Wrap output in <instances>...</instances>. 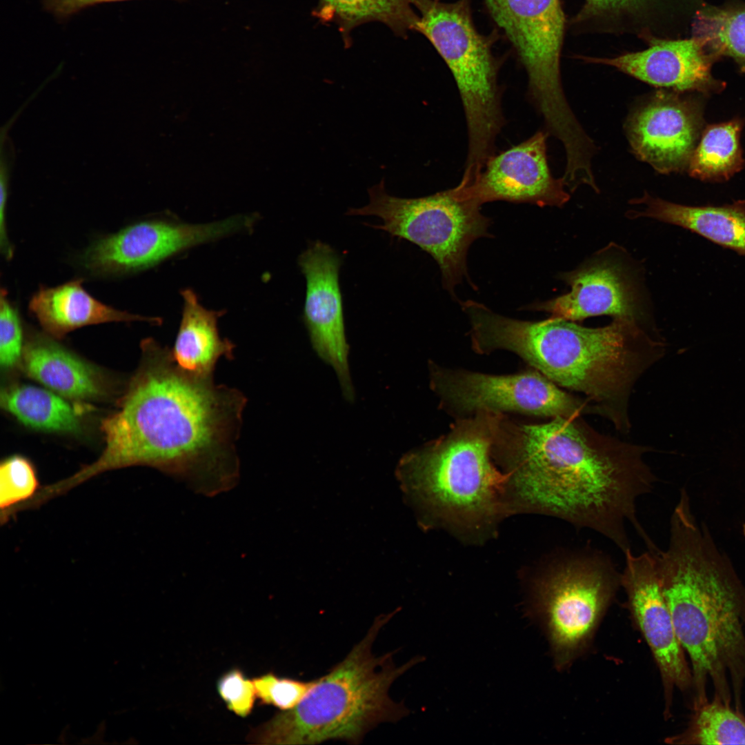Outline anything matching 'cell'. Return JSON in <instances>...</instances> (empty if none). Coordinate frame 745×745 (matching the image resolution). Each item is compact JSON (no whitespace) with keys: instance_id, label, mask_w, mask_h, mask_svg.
<instances>
[{"instance_id":"1","label":"cell","mask_w":745,"mask_h":745,"mask_svg":"<svg viewBox=\"0 0 745 745\" xmlns=\"http://www.w3.org/2000/svg\"><path fill=\"white\" fill-rule=\"evenodd\" d=\"M137 370L116 410L101 424L99 458L72 477L79 485L98 474L148 466L214 495L239 476L235 443L247 399L212 377L187 372L171 349L152 338L141 344Z\"/></svg>"},{"instance_id":"2","label":"cell","mask_w":745,"mask_h":745,"mask_svg":"<svg viewBox=\"0 0 745 745\" xmlns=\"http://www.w3.org/2000/svg\"><path fill=\"white\" fill-rule=\"evenodd\" d=\"M646 453V448L602 435L579 417L526 424L503 415L492 447L526 508L594 530L623 554L631 549L628 524L648 551L659 548L637 512L639 498L657 483Z\"/></svg>"},{"instance_id":"3","label":"cell","mask_w":745,"mask_h":745,"mask_svg":"<svg viewBox=\"0 0 745 745\" xmlns=\"http://www.w3.org/2000/svg\"><path fill=\"white\" fill-rule=\"evenodd\" d=\"M676 636L688 655L693 707L713 699L741 711L745 683V586L729 559L680 501L670 521L666 550L653 555Z\"/></svg>"},{"instance_id":"4","label":"cell","mask_w":745,"mask_h":745,"mask_svg":"<svg viewBox=\"0 0 745 745\" xmlns=\"http://www.w3.org/2000/svg\"><path fill=\"white\" fill-rule=\"evenodd\" d=\"M470 336L476 352H512L557 385L584 393L619 428L628 425L626 404L635 382L664 350L637 320L615 318L587 328L553 317L512 319L485 305L472 314Z\"/></svg>"},{"instance_id":"5","label":"cell","mask_w":745,"mask_h":745,"mask_svg":"<svg viewBox=\"0 0 745 745\" xmlns=\"http://www.w3.org/2000/svg\"><path fill=\"white\" fill-rule=\"evenodd\" d=\"M397 610L377 617L365 637L314 685L293 708L277 713L252 729L248 741L259 744H317L341 740L357 744L378 724L408 714L389 696L392 684L424 659L397 666L393 653L375 656L372 644Z\"/></svg>"},{"instance_id":"6","label":"cell","mask_w":745,"mask_h":745,"mask_svg":"<svg viewBox=\"0 0 745 745\" xmlns=\"http://www.w3.org/2000/svg\"><path fill=\"white\" fill-rule=\"evenodd\" d=\"M501 413L459 418L440 437L406 454L397 473L408 493L446 520L476 526L499 513L506 481L491 461Z\"/></svg>"},{"instance_id":"7","label":"cell","mask_w":745,"mask_h":745,"mask_svg":"<svg viewBox=\"0 0 745 745\" xmlns=\"http://www.w3.org/2000/svg\"><path fill=\"white\" fill-rule=\"evenodd\" d=\"M414 6L419 13L415 31L440 54L459 91L468 134L463 177L471 179L495 154L497 138L506 123L498 81L500 65L492 50L494 37L477 31L470 0H414Z\"/></svg>"},{"instance_id":"8","label":"cell","mask_w":745,"mask_h":745,"mask_svg":"<svg viewBox=\"0 0 745 745\" xmlns=\"http://www.w3.org/2000/svg\"><path fill=\"white\" fill-rule=\"evenodd\" d=\"M370 201L350 208L348 215H374L383 224L373 226L392 237L406 239L430 255L439 265L444 287L454 289L468 279L466 256L477 239L490 237V219L481 205L455 193L453 188L417 198L390 195L384 179L368 190Z\"/></svg>"},{"instance_id":"9","label":"cell","mask_w":745,"mask_h":745,"mask_svg":"<svg viewBox=\"0 0 745 745\" xmlns=\"http://www.w3.org/2000/svg\"><path fill=\"white\" fill-rule=\"evenodd\" d=\"M620 576L607 554L587 546L562 551L538 577L532 608L544 622L557 664L590 638Z\"/></svg>"},{"instance_id":"10","label":"cell","mask_w":745,"mask_h":745,"mask_svg":"<svg viewBox=\"0 0 745 745\" xmlns=\"http://www.w3.org/2000/svg\"><path fill=\"white\" fill-rule=\"evenodd\" d=\"M430 381L443 408L463 418L479 411L575 418L599 413L582 399L559 388L539 371L494 375L452 370L431 364ZM591 402V401H590Z\"/></svg>"},{"instance_id":"11","label":"cell","mask_w":745,"mask_h":745,"mask_svg":"<svg viewBox=\"0 0 745 745\" xmlns=\"http://www.w3.org/2000/svg\"><path fill=\"white\" fill-rule=\"evenodd\" d=\"M491 18L512 45L528 78V95L539 114L553 117L569 106L560 57L566 17L560 0H484Z\"/></svg>"},{"instance_id":"12","label":"cell","mask_w":745,"mask_h":745,"mask_svg":"<svg viewBox=\"0 0 745 745\" xmlns=\"http://www.w3.org/2000/svg\"><path fill=\"white\" fill-rule=\"evenodd\" d=\"M254 216H236L205 223L141 221L93 243L83 264L96 274L134 272L149 268L190 248L250 230Z\"/></svg>"},{"instance_id":"13","label":"cell","mask_w":745,"mask_h":745,"mask_svg":"<svg viewBox=\"0 0 745 745\" xmlns=\"http://www.w3.org/2000/svg\"><path fill=\"white\" fill-rule=\"evenodd\" d=\"M549 134L539 130L517 145L494 154L468 184L454 187L461 199L479 205L494 201L562 207L570 199L562 178L554 177L547 158Z\"/></svg>"},{"instance_id":"14","label":"cell","mask_w":745,"mask_h":745,"mask_svg":"<svg viewBox=\"0 0 745 745\" xmlns=\"http://www.w3.org/2000/svg\"><path fill=\"white\" fill-rule=\"evenodd\" d=\"M679 93L657 90L626 124L633 153L660 174L687 170L701 132L700 106Z\"/></svg>"},{"instance_id":"15","label":"cell","mask_w":745,"mask_h":745,"mask_svg":"<svg viewBox=\"0 0 745 745\" xmlns=\"http://www.w3.org/2000/svg\"><path fill=\"white\" fill-rule=\"evenodd\" d=\"M306 280L304 321L313 349L336 372L343 395L352 401L355 392L348 367L342 297L339 283L341 260L327 244H311L298 258Z\"/></svg>"},{"instance_id":"16","label":"cell","mask_w":745,"mask_h":745,"mask_svg":"<svg viewBox=\"0 0 745 745\" xmlns=\"http://www.w3.org/2000/svg\"><path fill=\"white\" fill-rule=\"evenodd\" d=\"M620 583L630 610L649 646L668 688L693 685L691 670L675 634L671 615L659 584L653 555L648 550L624 553Z\"/></svg>"},{"instance_id":"17","label":"cell","mask_w":745,"mask_h":745,"mask_svg":"<svg viewBox=\"0 0 745 745\" xmlns=\"http://www.w3.org/2000/svg\"><path fill=\"white\" fill-rule=\"evenodd\" d=\"M641 51L615 57L577 55L586 63L602 64L661 89L677 92H718L723 83L713 78L711 66L717 58L696 37L661 39Z\"/></svg>"},{"instance_id":"18","label":"cell","mask_w":745,"mask_h":745,"mask_svg":"<svg viewBox=\"0 0 745 745\" xmlns=\"http://www.w3.org/2000/svg\"><path fill=\"white\" fill-rule=\"evenodd\" d=\"M562 279L570 292L528 308L572 321L598 315L637 320L639 315L635 291L618 264L597 261L564 273Z\"/></svg>"},{"instance_id":"19","label":"cell","mask_w":745,"mask_h":745,"mask_svg":"<svg viewBox=\"0 0 745 745\" xmlns=\"http://www.w3.org/2000/svg\"><path fill=\"white\" fill-rule=\"evenodd\" d=\"M670 0H585L567 22L574 34H633L649 45L670 39Z\"/></svg>"},{"instance_id":"20","label":"cell","mask_w":745,"mask_h":745,"mask_svg":"<svg viewBox=\"0 0 745 745\" xmlns=\"http://www.w3.org/2000/svg\"><path fill=\"white\" fill-rule=\"evenodd\" d=\"M76 279L53 288H41L29 303L30 312L43 329L55 338L88 325L143 321L159 324L161 319L121 311L92 297Z\"/></svg>"},{"instance_id":"21","label":"cell","mask_w":745,"mask_h":745,"mask_svg":"<svg viewBox=\"0 0 745 745\" xmlns=\"http://www.w3.org/2000/svg\"><path fill=\"white\" fill-rule=\"evenodd\" d=\"M22 367L31 378L66 399L93 400L105 394L94 366L43 336H34L23 348Z\"/></svg>"},{"instance_id":"22","label":"cell","mask_w":745,"mask_h":745,"mask_svg":"<svg viewBox=\"0 0 745 745\" xmlns=\"http://www.w3.org/2000/svg\"><path fill=\"white\" fill-rule=\"evenodd\" d=\"M630 202L643 210L630 217H646L677 225L712 242L745 255V201L721 206H688L671 203L645 192Z\"/></svg>"},{"instance_id":"23","label":"cell","mask_w":745,"mask_h":745,"mask_svg":"<svg viewBox=\"0 0 745 745\" xmlns=\"http://www.w3.org/2000/svg\"><path fill=\"white\" fill-rule=\"evenodd\" d=\"M183 310L181 323L171 352L175 363L184 371L199 377H213L220 357L234 359L235 344L221 339L218 318L224 311L208 310L201 305L190 289L181 292Z\"/></svg>"},{"instance_id":"24","label":"cell","mask_w":745,"mask_h":745,"mask_svg":"<svg viewBox=\"0 0 745 745\" xmlns=\"http://www.w3.org/2000/svg\"><path fill=\"white\" fill-rule=\"evenodd\" d=\"M415 10L414 0H319L313 15L321 22L336 24L348 46L351 31L368 22L382 23L397 35L406 37L419 21Z\"/></svg>"},{"instance_id":"25","label":"cell","mask_w":745,"mask_h":745,"mask_svg":"<svg viewBox=\"0 0 745 745\" xmlns=\"http://www.w3.org/2000/svg\"><path fill=\"white\" fill-rule=\"evenodd\" d=\"M1 407L24 425L43 431L77 433L80 415L65 397L29 385L6 388L1 392Z\"/></svg>"},{"instance_id":"26","label":"cell","mask_w":745,"mask_h":745,"mask_svg":"<svg viewBox=\"0 0 745 745\" xmlns=\"http://www.w3.org/2000/svg\"><path fill=\"white\" fill-rule=\"evenodd\" d=\"M742 124L739 120L705 128L689 161L691 176L709 181L729 179L744 166L739 144Z\"/></svg>"},{"instance_id":"27","label":"cell","mask_w":745,"mask_h":745,"mask_svg":"<svg viewBox=\"0 0 745 745\" xmlns=\"http://www.w3.org/2000/svg\"><path fill=\"white\" fill-rule=\"evenodd\" d=\"M694 37L716 57L728 56L745 73V6H709L698 10Z\"/></svg>"},{"instance_id":"28","label":"cell","mask_w":745,"mask_h":745,"mask_svg":"<svg viewBox=\"0 0 745 745\" xmlns=\"http://www.w3.org/2000/svg\"><path fill=\"white\" fill-rule=\"evenodd\" d=\"M688 728L671 740L686 744H745V717L731 706L713 699L693 708Z\"/></svg>"},{"instance_id":"29","label":"cell","mask_w":745,"mask_h":745,"mask_svg":"<svg viewBox=\"0 0 745 745\" xmlns=\"http://www.w3.org/2000/svg\"><path fill=\"white\" fill-rule=\"evenodd\" d=\"M39 491V481L32 464L26 458L14 455L0 466L1 522L6 523L21 504Z\"/></svg>"},{"instance_id":"30","label":"cell","mask_w":745,"mask_h":745,"mask_svg":"<svg viewBox=\"0 0 745 745\" xmlns=\"http://www.w3.org/2000/svg\"><path fill=\"white\" fill-rule=\"evenodd\" d=\"M252 680L257 697L261 702L277 707L281 711L295 708L315 682V679L303 681L279 677L273 673H268Z\"/></svg>"},{"instance_id":"31","label":"cell","mask_w":745,"mask_h":745,"mask_svg":"<svg viewBox=\"0 0 745 745\" xmlns=\"http://www.w3.org/2000/svg\"><path fill=\"white\" fill-rule=\"evenodd\" d=\"M22 328L16 308L11 304L5 290L1 291L0 364L10 369L18 364L23 352Z\"/></svg>"},{"instance_id":"32","label":"cell","mask_w":745,"mask_h":745,"mask_svg":"<svg viewBox=\"0 0 745 745\" xmlns=\"http://www.w3.org/2000/svg\"><path fill=\"white\" fill-rule=\"evenodd\" d=\"M217 688L230 711L242 717L252 712L257 697L255 685L253 680L247 678L240 669L232 668L223 674Z\"/></svg>"},{"instance_id":"33","label":"cell","mask_w":745,"mask_h":745,"mask_svg":"<svg viewBox=\"0 0 745 745\" xmlns=\"http://www.w3.org/2000/svg\"><path fill=\"white\" fill-rule=\"evenodd\" d=\"M122 1L128 0H43V3L46 10L62 19L97 3Z\"/></svg>"},{"instance_id":"34","label":"cell","mask_w":745,"mask_h":745,"mask_svg":"<svg viewBox=\"0 0 745 745\" xmlns=\"http://www.w3.org/2000/svg\"><path fill=\"white\" fill-rule=\"evenodd\" d=\"M6 166L1 161L0 175V244L2 254L7 259H10L13 255V248L8 240L6 225L5 214L8 196V170Z\"/></svg>"}]
</instances>
